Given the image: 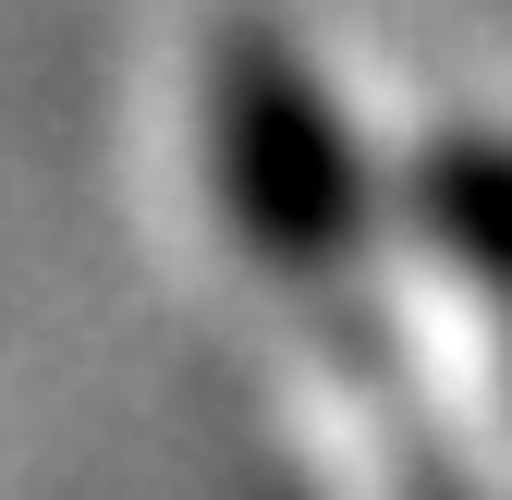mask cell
<instances>
[{"label": "cell", "instance_id": "6da1fadb", "mask_svg": "<svg viewBox=\"0 0 512 500\" xmlns=\"http://www.w3.org/2000/svg\"><path fill=\"white\" fill-rule=\"evenodd\" d=\"M305 415H317V452H330V488L342 500H427L415 464H403V440H391V403H378L366 379H330V366H317Z\"/></svg>", "mask_w": 512, "mask_h": 500}]
</instances>
